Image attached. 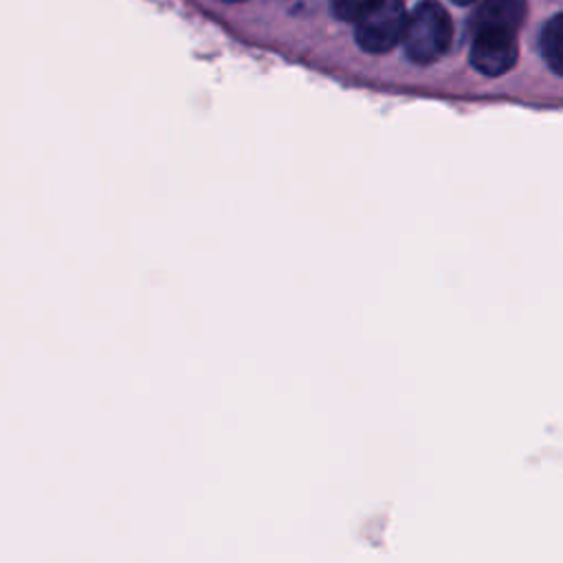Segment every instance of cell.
<instances>
[{"label":"cell","mask_w":563,"mask_h":563,"mask_svg":"<svg viewBox=\"0 0 563 563\" xmlns=\"http://www.w3.org/2000/svg\"><path fill=\"white\" fill-rule=\"evenodd\" d=\"M453 40V22L449 11L438 0H422L405 20L402 46L405 55L420 66L440 59Z\"/></svg>","instance_id":"6da1fadb"},{"label":"cell","mask_w":563,"mask_h":563,"mask_svg":"<svg viewBox=\"0 0 563 563\" xmlns=\"http://www.w3.org/2000/svg\"><path fill=\"white\" fill-rule=\"evenodd\" d=\"M453 2H455V4H473L475 0H453Z\"/></svg>","instance_id":"52a82bcc"},{"label":"cell","mask_w":563,"mask_h":563,"mask_svg":"<svg viewBox=\"0 0 563 563\" xmlns=\"http://www.w3.org/2000/svg\"><path fill=\"white\" fill-rule=\"evenodd\" d=\"M222 2H244V0H222Z\"/></svg>","instance_id":"ba28073f"},{"label":"cell","mask_w":563,"mask_h":563,"mask_svg":"<svg viewBox=\"0 0 563 563\" xmlns=\"http://www.w3.org/2000/svg\"><path fill=\"white\" fill-rule=\"evenodd\" d=\"M517 33L501 29L473 31L471 64L486 77H499L508 73L517 62Z\"/></svg>","instance_id":"3957f363"},{"label":"cell","mask_w":563,"mask_h":563,"mask_svg":"<svg viewBox=\"0 0 563 563\" xmlns=\"http://www.w3.org/2000/svg\"><path fill=\"white\" fill-rule=\"evenodd\" d=\"M526 0H482L471 18V29H501L517 33L526 18Z\"/></svg>","instance_id":"277c9868"},{"label":"cell","mask_w":563,"mask_h":563,"mask_svg":"<svg viewBox=\"0 0 563 563\" xmlns=\"http://www.w3.org/2000/svg\"><path fill=\"white\" fill-rule=\"evenodd\" d=\"M539 51L554 75L563 73V18L554 13L541 29Z\"/></svg>","instance_id":"5b68a950"},{"label":"cell","mask_w":563,"mask_h":563,"mask_svg":"<svg viewBox=\"0 0 563 563\" xmlns=\"http://www.w3.org/2000/svg\"><path fill=\"white\" fill-rule=\"evenodd\" d=\"M405 2L402 0H372L356 22V42L365 53H387L400 44L405 31Z\"/></svg>","instance_id":"7a4b0ae2"},{"label":"cell","mask_w":563,"mask_h":563,"mask_svg":"<svg viewBox=\"0 0 563 563\" xmlns=\"http://www.w3.org/2000/svg\"><path fill=\"white\" fill-rule=\"evenodd\" d=\"M372 0H332V13L339 20L354 22Z\"/></svg>","instance_id":"8992f818"}]
</instances>
